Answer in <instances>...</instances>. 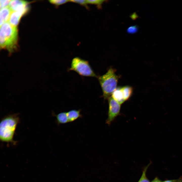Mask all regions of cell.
Instances as JSON below:
<instances>
[{
	"label": "cell",
	"instance_id": "1",
	"mask_svg": "<svg viewBox=\"0 0 182 182\" xmlns=\"http://www.w3.org/2000/svg\"><path fill=\"white\" fill-rule=\"evenodd\" d=\"M18 31L16 27L13 26L8 22L0 27V45L1 48L6 49L10 53L17 49Z\"/></svg>",
	"mask_w": 182,
	"mask_h": 182
},
{
	"label": "cell",
	"instance_id": "2",
	"mask_svg": "<svg viewBox=\"0 0 182 182\" xmlns=\"http://www.w3.org/2000/svg\"><path fill=\"white\" fill-rule=\"evenodd\" d=\"M20 121L18 113L10 115L2 119L0 123V140L2 142L15 145L13 140L16 127Z\"/></svg>",
	"mask_w": 182,
	"mask_h": 182
},
{
	"label": "cell",
	"instance_id": "3",
	"mask_svg": "<svg viewBox=\"0 0 182 182\" xmlns=\"http://www.w3.org/2000/svg\"><path fill=\"white\" fill-rule=\"evenodd\" d=\"M116 72L115 69L110 67L105 73L97 77L105 99H108L117 87L119 76Z\"/></svg>",
	"mask_w": 182,
	"mask_h": 182
},
{
	"label": "cell",
	"instance_id": "4",
	"mask_svg": "<svg viewBox=\"0 0 182 182\" xmlns=\"http://www.w3.org/2000/svg\"><path fill=\"white\" fill-rule=\"evenodd\" d=\"M69 70L74 71L82 76L97 78L98 77L89 62L79 57H75L73 59Z\"/></svg>",
	"mask_w": 182,
	"mask_h": 182
},
{
	"label": "cell",
	"instance_id": "5",
	"mask_svg": "<svg viewBox=\"0 0 182 182\" xmlns=\"http://www.w3.org/2000/svg\"><path fill=\"white\" fill-rule=\"evenodd\" d=\"M108 109L107 118L106 123L110 125L116 118L120 114L121 104L111 96L108 99Z\"/></svg>",
	"mask_w": 182,
	"mask_h": 182
},
{
	"label": "cell",
	"instance_id": "6",
	"mask_svg": "<svg viewBox=\"0 0 182 182\" xmlns=\"http://www.w3.org/2000/svg\"><path fill=\"white\" fill-rule=\"evenodd\" d=\"M28 10L27 7L21 10L12 12L8 22L12 26L16 27L21 17L27 12Z\"/></svg>",
	"mask_w": 182,
	"mask_h": 182
},
{
	"label": "cell",
	"instance_id": "7",
	"mask_svg": "<svg viewBox=\"0 0 182 182\" xmlns=\"http://www.w3.org/2000/svg\"><path fill=\"white\" fill-rule=\"evenodd\" d=\"M28 3L22 0H11L9 6L13 11H18L28 7Z\"/></svg>",
	"mask_w": 182,
	"mask_h": 182
},
{
	"label": "cell",
	"instance_id": "8",
	"mask_svg": "<svg viewBox=\"0 0 182 182\" xmlns=\"http://www.w3.org/2000/svg\"><path fill=\"white\" fill-rule=\"evenodd\" d=\"M12 11L9 6L0 9V26L9 21Z\"/></svg>",
	"mask_w": 182,
	"mask_h": 182
},
{
	"label": "cell",
	"instance_id": "9",
	"mask_svg": "<svg viewBox=\"0 0 182 182\" xmlns=\"http://www.w3.org/2000/svg\"><path fill=\"white\" fill-rule=\"evenodd\" d=\"M111 96L121 105L125 101L121 87H117L113 92Z\"/></svg>",
	"mask_w": 182,
	"mask_h": 182
},
{
	"label": "cell",
	"instance_id": "10",
	"mask_svg": "<svg viewBox=\"0 0 182 182\" xmlns=\"http://www.w3.org/2000/svg\"><path fill=\"white\" fill-rule=\"evenodd\" d=\"M80 110L73 109L67 112L69 122L74 121L81 117Z\"/></svg>",
	"mask_w": 182,
	"mask_h": 182
},
{
	"label": "cell",
	"instance_id": "11",
	"mask_svg": "<svg viewBox=\"0 0 182 182\" xmlns=\"http://www.w3.org/2000/svg\"><path fill=\"white\" fill-rule=\"evenodd\" d=\"M121 87L126 101L131 96L133 92V88L131 86L127 85L121 86Z\"/></svg>",
	"mask_w": 182,
	"mask_h": 182
},
{
	"label": "cell",
	"instance_id": "12",
	"mask_svg": "<svg viewBox=\"0 0 182 182\" xmlns=\"http://www.w3.org/2000/svg\"><path fill=\"white\" fill-rule=\"evenodd\" d=\"M56 118L57 123L58 124H65L69 122L66 112H62L57 115L54 114Z\"/></svg>",
	"mask_w": 182,
	"mask_h": 182
},
{
	"label": "cell",
	"instance_id": "13",
	"mask_svg": "<svg viewBox=\"0 0 182 182\" xmlns=\"http://www.w3.org/2000/svg\"><path fill=\"white\" fill-rule=\"evenodd\" d=\"M88 4L95 5L99 9L101 8L102 4L106 1L101 0H87Z\"/></svg>",
	"mask_w": 182,
	"mask_h": 182
},
{
	"label": "cell",
	"instance_id": "14",
	"mask_svg": "<svg viewBox=\"0 0 182 182\" xmlns=\"http://www.w3.org/2000/svg\"><path fill=\"white\" fill-rule=\"evenodd\" d=\"M149 165L147 166L144 168L142 176L138 182H150L147 177L146 175V171Z\"/></svg>",
	"mask_w": 182,
	"mask_h": 182
},
{
	"label": "cell",
	"instance_id": "15",
	"mask_svg": "<svg viewBox=\"0 0 182 182\" xmlns=\"http://www.w3.org/2000/svg\"><path fill=\"white\" fill-rule=\"evenodd\" d=\"M70 2L74 3L79 4L82 6L87 9H88L89 8L87 5L88 4L87 0H69Z\"/></svg>",
	"mask_w": 182,
	"mask_h": 182
},
{
	"label": "cell",
	"instance_id": "16",
	"mask_svg": "<svg viewBox=\"0 0 182 182\" xmlns=\"http://www.w3.org/2000/svg\"><path fill=\"white\" fill-rule=\"evenodd\" d=\"M49 2L52 4L58 6L65 4L70 2V1L65 0H52L49 1Z\"/></svg>",
	"mask_w": 182,
	"mask_h": 182
},
{
	"label": "cell",
	"instance_id": "17",
	"mask_svg": "<svg viewBox=\"0 0 182 182\" xmlns=\"http://www.w3.org/2000/svg\"><path fill=\"white\" fill-rule=\"evenodd\" d=\"M138 28V27L136 25L131 26L127 29V32L129 34H134L137 32Z\"/></svg>",
	"mask_w": 182,
	"mask_h": 182
},
{
	"label": "cell",
	"instance_id": "18",
	"mask_svg": "<svg viewBox=\"0 0 182 182\" xmlns=\"http://www.w3.org/2000/svg\"><path fill=\"white\" fill-rule=\"evenodd\" d=\"M11 0H0V9L8 6Z\"/></svg>",
	"mask_w": 182,
	"mask_h": 182
},
{
	"label": "cell",
	"instance_id": "19",
	"mask_svg": "<svg viewBox=\"0 0 182 182\" xmlns=\"http://www.w3.org/2000/svg\"><path fill=\"white\" fill-rule=\"evenodd\" d=\"M162 182H182V177L177 179L166 180Z\"/></svg>",
	"mask_w": 182,
	"mask_h": 182
},
{
	"label": "cell",
	"instance_id": "20",
	"mask_svg": "<svg viewBox=\"0 0 182 182\" xmlns=\"http://www.w3.org/2000/svg\"><path fill=\"white\" fill-rule=\"evenodd\" d=\"M151 182H162L158 178L156 177Z\"/></svg>",
	"mask_w": 182,
	"mask_h": 182
}]
</instances>
